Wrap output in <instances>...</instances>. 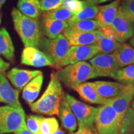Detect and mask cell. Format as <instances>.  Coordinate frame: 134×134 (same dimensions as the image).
I'll return each mask as SVG.
<instances>
[{"mask_svg": "<svg viewBox=\"0 0 134 134\" xmlns=\"http://www.w3.org/2000/svg\"><path fill=\"white\" fill-rule=\"evenodd\" d=\"M121 1L115 0L108 4L98 6V13L96 17V20L103 26H110L117 14Z\"/></svg>", "mask_w": 134, "mask_h": 134, "instance_id": "ffe728a7", "label": "cell"}, {"mask_svg": "<svg viewBox=\"0 0 134 134\" xmlns=\"http://www.w3.org/2000/svg\"><path fill=\"white\" fill-rule=\"evenodd\" d=\"M59 129V124L55 117H43L40 124V134H52Z\"/></svg>", "mask_w": 134, "mask_h": 134, "instance_id": "4dcf8cb0", "label": "cell"}, {"mask_svg": "<svg viewBox=\"0 0 134 134\" xmlns=\"http://www.w3.org/2000/svg\"><path fill=\"white\" fill-rule=\"evenodd\" d=\"M94 45L98 48L99 53L110 54L118 50L121 47L122 43L118 42L113 38L105 36L102 33L100 38Z\"/></svg>", "mask_w": 134, "mask_h": 134, "instance_id": "d4e9b609", "label": "cell"}, {"mask_svg": "<svg viewBox=\"0 0 134 134\" xmlns=\"http://www.w3.org/2000/svg\"><path fill=\"white\" fill-rule=\"evenodd\" d=\"M74 15L70 10L66 9L65 8L61 7L52 11L44 12L43 13L42 18H49L58 21H68Z\"/></svg>", "mask_w": 134, "mask_h": 134, "instance_id": "f546056e", "label": "cell"}, {"mask_svg": "<svg viewBox=\"0 0 134 134\" xmlns=\"http://www.w3.org/2000/svg\"><path fill=\"white\" fill-rule=\"evenodd\" d=\"M96 91L103 98L111 99L124 93L128 85H124L117 82L97 81L93 82Z\"/></svg>", "mask_w": 134, "mask_h": 134, "instance_id": "9a60e30c", "label": "cell"}, {"mask_svg": "<svg viewBox=\"0 0 134 134\" xmlns=\"http://www.w3.org/2000/svg\"><path fill=\"white\" fill-rule=\"evenodd\" d=\"M10 67V64L9 63L5 62L4 60L0 58V73H3L6 71Z\"/></svg>", "mask_w": 134, "mask_h": 134, "instance_id": "74e56055", "label": "cell"}, {"mask_svg": "<svg viewBox=\"0 0 134 134\" xmlns=\"http://www.w3.org/2000/svg\"><path fill=\"white\" fill-rule=\"evenodd\" d=\"M119 68L134 64V48L126 43H122L118 50L113 53Z\"/></svg>", "mask_w": 134, "mask_h": 134, "instance_id": "603a6c76", "label": "cell"}, {"mask_svg": "<svg viewBox=\"0 0 134 134\" xmlns=\"http://www.w3.org/2000/svg\"><path fill=\"white\" fill-rule=\"evenodd\" d=\"M134 98V85H129L126 90L116 98L110 99L108 104L116 112L122 120Z\"/></svg>", "mask_w": 134, "mask_h": 134, "instance_id": "5bb4252c", "label": "cell"}, {"mask_svg": "<svg viewBox=\"0 0 134 134\" xmlns=\"http://www.w3.org/2000/svg\"><path fill=\"white\" fill-rule=\"evenodd\" d=\"M98 53V50L95 45L71 46L60 63L59 68L70 64L91 60Z\"/></svg>", "mask_w": 134, "mask_h": 134, "instance_id": "9c48e42d", "label": "cell"}, {"mask_svg": "<svg viewBox=\"0 0 134 134\" xmlns=\"http://www.w3.org/2000/svg\"><path fill=\"white\" fill-rule=\"evenodd\" d=\"M98 13V6L97 5L83 4V8L80 12L75 14L68 21V24L76 22L92 19L96 18Z\"/></svg>", "mask_w": 134, "mask_h": 134, "instance_id": "484cf974", "label": "cell"}, {"mask_svg": "<svg viewBox=\"0 0 134 134\" xmlns=\"http://www.w3.org/2000/svg\"><path fill=\"white\" fill-rule=\"evenodd\" d=\"M19 90L13 88L3 73H0V103L16 108H22Z\"/></svg>", "mask_w": 134, "mask_h": 134, "instance_id": "4fadbf2b", "label": "cell"}, {"mask_svg": "<svg viewBox=\"0 0 134 134\" xmlns=\"http://www.w3.org/2000/svg\"><path fill=\"white\" fill-rule=\"evenodd\" d=\"M18 10L27 17L38 19L41 14L39 0H19Z\"/></svg>", "mask_w": 134, "mask_h": 134, "instance_id": "7402d4cb", "label": "cell"}, {"mask_svg": "<svg viewBox=\"0 0 134 134\" xmlns=\"http://www.w3.org/2000/svg\"><path fill=\"white\" fill-rule=\"evenodd\" d=\"M15 134H34V133H32L31 132H30L29 130L26 127V128L23 129V130H20V131L15 133Z\"/></svg>", "mask_w": 134, "mask_h": 134, "instance_id": "f35d334b", "label": "cell"}, {"mask_svg": "<svg viewBox=\"0 0 134 134\" xmlns=\"http://www.w3.org/2000/svg\"><path fill=\"white\" fill-rule=\"evenodd\" d=\"M58 115L63 127L70 133H73L76 130V119L64 96L60 103Z\"/></svg>", "mask_w": 134, "mask_h": 134, "instance_id": "d6986e66", "label": "cell"}, {"mask_svg": "<svg viewBox=\"0 0 134 134\" xmlns=\"http://www.w3.org/2000/svg\"><path fill=\"white\" fill-rule=\"evenodd\" d=\"M68 21H58L49 18H42V32L48 38L53 39L63 33L65 29L68 27Z\"/></svg>", "mask_w": 134, "mask_h": 134, "instance_id": "ac0fdd59", "label": "cell"}, {"mask_svg": "<svg viewBox=\"0 0 134 134\" xmlns=\"http://www.w3.org/2000/svg\"><path fill=\"white\" fill-rule=\"evenodd\" d=\"M130 107H131V108L133 109L134 110V100H133V101L132 102V103H131V105H130Z\"/></svg>", "mask_w": 134, "mask_h": 134, "instance_id": "7bdbcfd3", "label": "cell"}, {"mask_svg": "<svg viewBox=\"0 0 134 134\" xmlns=\"http://www.w3.org/2000/svg\"><path fill=\"white\" fill-rule=\"evenodd\" d=\"M0 134H1V133H0Z\"/></svg>", "mask_w": 134, "mask_h": 134, "instance_id": "f6af8a7d", "label": "cell"}, {"mask_svg": "<svg viewBox=\"0 0 134 134\" xmlns=\"http://www.w3.org/2000/svg\"><path fill=\"white\" fill-rule=\"evenodd\" d=\"M96 72V76H106L113 78L117 70L120 69L113 53H98L90 60Z\"/></svg>", "mask_w": 134, "mask_h": 134, "instance_id": "ba28073f", "label": "cell"}, {"mask_svg": "<svg viewBox=\"0 0 134 134\" xmlns=\"http://www.w3.org/2000/svg\"><path fill=\"white\" fill-rule=\"evenodd\" d=\"M130 43L134 47V37L130 41Z\"/></svg>", "mask_w": 134, "mask_h": 134, "instance_id": "b9f144b4", "label": "cell"}, {"mask_svg": "<svg viewBox=\"0 0 134 134\" xmlns=\"http://www.w3.org/2000/svg\"><path fill=\"white\" fill-rule=\"evenodd\" d=\"M21 63L34 67L52 66L53 63L38 48L27 47L23 50L21 55Z\"/></svg>", "mask_w": 134, "mask_h": 134, "instance_id": "7c38bea8", "label": "cell"}, {"mask_svg": "<svg viewBox=\"0 0 134 134\" xmlns=\"http://www.w3.org/2000/svg\"><path fill=\"white\" fill-rule=\"evenodd\" d=\"M119 134H134V110L131 107L120 122Z\"/></svg>", "mask_w": 134, "mask_h": 134, "instance_id": "f1b7e54d", "label": "cell"}, {"mask_svg": "<svg viewBox=\"0 0 134 134\" xmlns=\"http://www.w3.org/2000/svg\"><path fill=\"white\" fill-rule=\"evenodd\" d=\"M70 134H98L97 132L96 127H79L78 130L75 133Z\"/></svg>", "mask_w": 134, "mask_h": 134, "instance_id": "d590c367", "label": "cell"}, {"mask_svg": "<svg viewBox=\"0 0 134 134\" xmlns=\"http://www.w3.org/2000/svg\"><path fill=\"white\" fill-rule=\"evenodd\" d=\"M113 79L124 85H134V64L117 70Z\"/></svg>", "mask_w": 134, "mask_h": 134, "instance_id": "4316f807", "label": "cell"}, {"mask_svg": "<svg viewBox=\"0 0 134 134\" xmlns=\"http://www.w3.org/2000/svg\"><path fill=\"white\" fill-rule=\"evenodd\" d=\"M64 98L78 120L79 127H93L97 108L81 103L69 94L64 93Z\"/></svg>", "mask_w": 134, "mask_h": 134, "instance_id": "52a82bcc", "label": "cell"}, {"mask_svg": "<svg viewBox=\"0 0 134 134\" xmlns=\"http://www.w3.org/2000/svg\"><path fill=\"white\" fill-rule=\"evenodd\" d=\"M14 47L12 39L6 28L0 29V55L12 61L14 58Z\"/></svg>", "mask_w": 134, "mask_h": 134, "instance_id": "cb8c5ba5", "label": "cell"}, {"mask_svg": "<svg viewBox=\"0 0 134 134\" xmlns=\"http://www.w3.org/2000/svg\"><path fill=\"white\" fill-rule=\"evenodd\" d=\"M64 96L61 81L57 73L50 75V80L47 88L39 99L29 104L31 109L35 113L53 115L58 114V109Z\"/></svg>", "mask_w": 134, "mask_h": 134, "instance_id": "6da1fadb", "label": "cell"}, {"mask_svg": "<svg viewBox=\"0 0 134 134\" xmlns=\"http://www.w3.org/2000/svg\"><path fill=\"white\" fill-rule=\"evenodd\" d=\"M60 81L67 88L73 89L88 80L97 78L92 65L86 62L70 64L57 72Z\"/></svg>", "mask_w": 134, "mask_h": 134, "instance_id": "3957f363", "label": "cell"}, {"mask_svg": "<svg viewBox=\"0 0 134 134\" xmlns=\"http://www.w3.org/2000/svg\"><path fill=\"white\" fill-rule=\"evenodd\" d=\"M26 127V114L23 108L0 106V133H15Z\"/></svg>", "mask_w": 134, "mask_h": 134, "instance_id": "277c9868", "label": "cell"}, {"mask_svg": "<svg viewBox=\"0 0 134 134\" xmlns=\"http://www.w3.org/2000/svg\"><path fill=\"white\" fill-rule=\"evenodd\" d=\"M118 9L134 23V0H122Z\"/></svg>", "mask_w": 134, "mask_h": 134, "instance_id": "1f68e13d", "label": "cell"}, {"mask_svg": "<svg viewBox=\"0 0 134 134\" xmlns=\"http://www.w3.org/2000/svg\"><path fill=\"white\" fill-rule=\"evenodd\" d=\"M62 34L66 38L71 46L94 45L102 36L99 30L93 32H82L66 28Z\"/></svg>", "mask_w": 134, "mask_h": 134, "instance_id": "8fae6325", "label": "cell"}, {"mask_svg": "<svg viewBox=\"0 0 134 134\" xmlns=\"http://www.w3.org/2000/svg\"><path fill=\"white\" fill-rule=\"evenodd\" d=\"M110 0H83V4L89 5V4H93V5H98L100 3H103L109 1Z\"/></svg>", "mask_w": 134, "mask_h": 134, "instance_id": "8d00e7d4", "label": "cell"}, {"mask_svg": "<svg viewBox=\"0 0 134 134\" xmlns=\"http://www.w3.org/2000/svg\"><path fill=\"white\" fill-rule=\"evenodd\" d=\"M1 18H2V16H1V14L0 13V24H1Z\"/></svg>", "mask_w": 134, "mask_h": 134, "instance_id": "ee69618b", "label": "cell"}, {"mask_svg": "<svg viewBox=\"0 0 134 134\" xmlns=\"http://www.w3.org/2000/svg\"><path fill=\"white\" fill-rule=\"evenodd\" d=\"M6 1V0H0V9L2 8V6L4 5L5 2Z\"/></svg>", "mask_w": 134, "mask_h": 134, "instance_id": "60d3db41", "label": "cell"}, {"mask_svg": "<svg viewBox=\"0 0 134 134\" xmlns=\"http://www.w3.org/2000/svg\"><path fill=\"white\" fill-rule=\"evenodd\" d=\"M11 16L14 29L21 38L25 47L37 48L42 39V31L37 19L27 17L13 8Z\"/></svg>", "mask_w": 134, "mask_h": 134, "instance_id": "7a4b0ae2", "label": "cell"}, {"mask_svg": "<svg viewBox=\"0 0 134 134\" xmlns=\"http://www.w3.org/2000/svg\"><path fill=\"white\" fill-rule=\"evenodd\" d=\"M43 117L36 115H30L26 121V128L34 134H40V124Z\"/></svg>", "mask_w": 134, "mask_h": 134, "instance_id": "d6a6232c", "label": "cell"}, {"mask_svg": "<svg viewBox=\"0 0 134 134\" xmlns=\"http://www.w3.org/2000/svg\"><path fill=\"white\" fill-rule=\"evenodd\" d=\"M41 72L39 70H27L14 68L8 72V77L16 88L21 90Z\"/></svg>", "mask_w": 134, "mask_h": 134, "instance_id": "e0dca14e", "label": "cell"}, {"mask_svg": "<svg viewBox=\"0 0 134 134\" xmlns=\"http://www.w3.org/2000/svg\"><path fill=\"white\" fill-rule=\"evenodd\" d=\"M120 122L117 113L110 105L97 108L94 125L98 134H119Z\"/></svg>", "mask_w": 134, "mask_h": 134, "instance_id": "8992f818", "label": "cell"}, {"mask_svg": "<svg viewBox=\"0 0 134 134\" xmlns=\"http://www.w3.org/2000/svg\"><path fill=\"white\" fill-rule=\"evenodd\" d=\"M79 94L83 100L95 104L106 105L110 99L103 98L96 91L93 82H85L73 89Z\"/></svg>", "mask_w": 134, "mask_h": 134, "instance_id": "2e32d148", "label": "cell"}, {"mask_svg": "<svg viewBox=\"0 0 134 134\" xmlns=\"http://www.w3.org/2000/svg\"><path fill=\"white\" fill-rule=\"evenodd\" d=\"M102 27L103 26L97 20L90 19L70 23L68 28L78 31L93 32L98 30Z\"/></svg>", "mask_w": 134, "mask_h": 134, "instance_id": "83f0119b", "label": "cell"}, {"mask_svg": "<svg viewBox=\"0 0 134 134\" xmlns=\"http://www.w3.org/2000/svg\"><path fill=\"white\" fill-rule=\"evenodd\" d=\"M62 7L70 10L75 14L82 9L83 3L82 0H65Z\"/></svg>", "mask_w": 134, "mask_h": 134, "instance_id": "e575fe53", "label": "cell"}, {"mask_svg": "<svg viewBox=\"0 0 134 134\" xmlns=\"http://www.w3.org/2000/svg\"><path fill=\"white\" fill-rule=\"evenodd\" d=\"M43 81L42 72L34 78L23 89V98L29 104L33 103L36 99L40 91Z\"/></svg>", "mask_w": 134, "mask_h": 134, "instance_id": "44dd1931", "label": "cell"}, {"mask_svg": "<svg viewBox=\"0 0 134 134\" xmlns=\"http://www.w3.org/2000/svg\"><path fill=\"white\" fill-rule=\"evenodd\" d=\"M70 47L69 42L62 34L53 39L42 38L37 48L51 60L53 67L59 68Z\"/></svg>", "mask_w": 134, "mask_h": 134, "instance_id": "5b68a950", "label": "cell"}, {"mask_svg": "<svg viewBox=\"0 0 134 134\" xmlns=\"http://www.w3.org/2000/svg\"><path fill=\"white\" fill-rule=\"evenodd\" d=\"M52 134H65V133L62 130L60 129H58V130H57L56 131L53 132V133Z\"/></svg>", "mask_w": 134, "mask_h": 134, "instance_id": "ab89813d", "label": "cell"}, {"mask_svg": "<svg viewBox=\"0 0 134 134\" xmlns=\"http://www.w3.org/2000/svg\"><path fill=\"white\" fill-rule=\"evenodd\" d=\"M64 1L65 0H39L41 11L47 12L62 7Z\"/></svg>", "mask_w": 134, "mask_h": 134, "instance_id": "836d02e7", "label": "cell"}, {"mask_svg": "<svg viewBox=\"0 0 134 134\" xmlns=\"http://www.w3.org/2000/svg\"><path fill=\"white\" fill-rule=\"evenodd\" d=\"M110 26L113 29L115 39L119 43L125 42L133 35V22L129 19L119 9Z\"/></svg>", "mask_w": 134, "mask_h": 134, "instance_id": "30bf717a", "label": "cell"}]
</instances>
